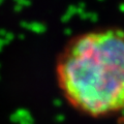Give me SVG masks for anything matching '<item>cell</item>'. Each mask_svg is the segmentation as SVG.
I'll list each match as a JSON object with an SVG mask.
<instances>
[{"mask_svg": "<svg viewBox=\"0 0 124 124\" xmlns=\"http://www.w3.org/2000/svg\"><path fill=\"white\" fill-rule=\"evenodd\" d=\"M56 77L65 100L80 113L102 118L124 111V31L75 36L59 54Z\"/></svg>", "mask_w": 124, "mask_h": 124, "instance_id": "6da1fadb", "label": "cell"}]
</instances>
